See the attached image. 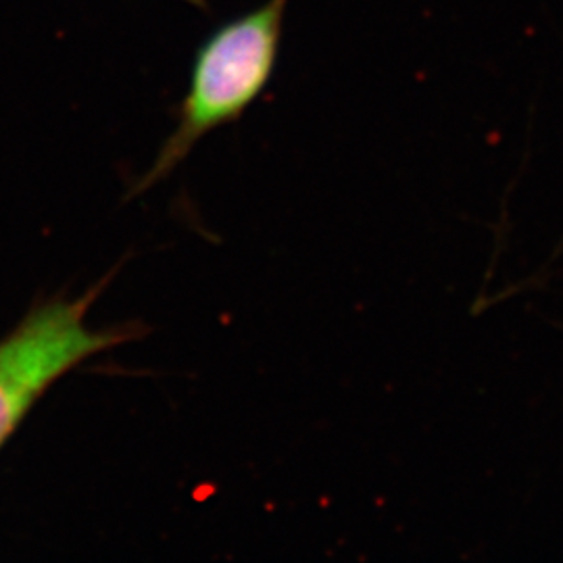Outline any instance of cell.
<instances>
[{
    "label": "cell",
    "instance_id": "1",
    "mask_svg": "<svg viewBox=\"0 0 563 563\" xmlns=\"http://www.w3.org/2000/svg\"><path fill=\"white\" fill-rule=\"evenodd\" d=\"M286 7L288 0H267L223 23L202 42L178 125L163 144L142 188L172 174L207 134L241 120L262 97L276 71Z\"/></svg>",
    "mask_w": 563,
    "mask_h": 563
},
{
    "label": "cell",
    "instance_id": "2",
    "mask_svg": "<svg viewBox=\"0 0 563 563\" xmlns=\"http://www.w3.org/2000/svg\"><path fill=\"white\" fill-rule=\"evenodd\" d=\"M95 295L48 302L0 342V446L51 384L84 360L132 336L121 330L88 328L86 313Z\"/></svg>",
    "mask_w": 563,
    "mask_h": 563
},
{
    "label": "cell",
    "instance_id": "3",
    "mask_svg": "<svg viewBox=\"0 0 563 563\" xmlns=\"http://www.w3.org/2000/svg\"><path fill=\"white\" fill-rule=\"evenodd\" d=\"M181 2H186V4H192V7H199V9H209V4H207V0H181Z\"/></svg>",
    "mask_w": 563,
    "mask_h": 563
}]
</instances>
